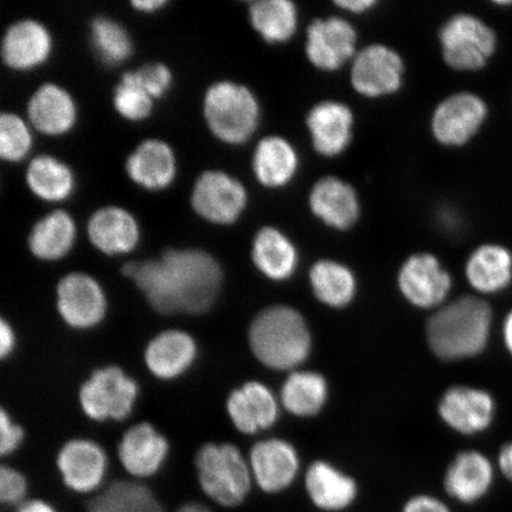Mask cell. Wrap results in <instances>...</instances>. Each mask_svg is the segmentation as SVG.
Returning a JSON list of instances; mask_svg holds the SVG:
<instances>
[{
  "mask_svg": "<svg viewBox=\"0 0 512 512\" xmlns=\"http://www.w3.org/2000/svg\"><path fill=\"white\" fill-rule=\"evenodd\" d=\"M495 469L491 460L478 451L459 453L446 471L447 495L462 504H475L489 494Z\"/></svg>",
  "mask_w": 512,
  "mask_h": 512,
  "instance_id": "cell-19",
  "label": "cell"
},
{
  "mask_svg": "<svg viewBox=\"0 0 512 512\" xmlns=\"http://www.w3.org/2000/svg\"><path fill=\"white\" fill-rule=\"evenodd\" d=\"M310 501L324 512H342L352 507L358 496L356 480L329 463H312L305 475Z\"/></svg>",
  "mask_w": 512,
  "mask_h": 512,
  "instance_id": "cell-22",
  "label": "cell"
},
{
  "mask_svg": "<svg viewBox=\"0 0 512 512\" xmlns=\"http://www.w3.org/2000/svg\"><path fill=\"white\" fill-rule=\"evenodd\" d=\"M470 286L480 294H496L512 284V252L501 243H484L473 251L465 265Z\"/></svg>",
  "mask_w": 512,
  "mask_h": 512,
  "instance_id": "cell-24",
  "label": "cell"
},
{
  "mask_svg": "<svg viewBox=\"0 0 512 512\" xmlns=\"http://www.w3.org/2000/svg\"><path fill=\"white\" fill-rule=\"evenodd\" d=\"M492 310L475 296L454 300L434 313L427 323L430 348L441 360L459 361L475 357L489 343Z\"/></svg>",
  "mask_w": 512,
  "mask_h": 512,
  "instance_id": "cell-2",
  "label": "cell"
},
{
  "mask_svg": "<svg viewBox=\"0 0 512 512\" xmlns=\"http://www.w3.org/2000/svg\"><path fill=\"white\" fill-rule=\"evenodd\" d=\"M496 403L486 390L456 386L447 390L440 401L439 414L445 424L462 434L482 433L491 426Z\"/></svg>",
  "mask_w": 512,
  "mask_h": 512,
  "instance_id": "cell-15",
  "label": "cell"
},
{
  "mask_svg": "<svg viewBox=\"0 0 512 512\" xmlns=\"http://www.w3.org/2000/svg\"><path fill=\"white\" fill-rule=\"evenodd\" d=\"M176 512H213L207 505L201 503H187L182 505Z\"/></svg>",
  "mask_w": 512,
  "mask_h": 512,
  "instance_id": "cell-50",
  "label": "cell"
},
{
  "mask_svg": "<svg viewBox=\"0 0 512 512\" xmlns=\"http://www.w3.org/2000/svg\"><path fill=\"white\" fill-rule=\"evenodd\" d=\"M166 0H132L131 4L140 11H155L165 5Z\"/></svg>",
  "mask_w": 512,
  "mask_h": 512,
  "instance_id": "cell-48",
  "label": "cell"
},
{
  "mask_svg": "<svg viewBox=\"0 0 512 512\" xmlns=\"http://www.w3.org/2000/svg\"><path fill=\"white\" fill-rule=\"evenodd\" d=\"M299 156L287 139L279 136L262 138L255 147L253 171L266 188H284L293 181L299 169Z\"/></svg>",
  "mask_w": 512,
  "mask_h": 512,
  "instance_id": "cell-29",
  "label": "cell"
},
{
  "mask_svg": "<svg viewBox=\"0 0 512 512\" xmlns=\"http://www.w3.org/2000/svg\"><path fill=\"white\" fill-rule=\"evenodd\" d=\"M489 113L482 96L472 92L454 93L435 107L431 119L433 137L447 147L465 146L482 131Z\"/></svg>",
  "mask_w": 512,
  "mask_h": 512,
  "instance_id": "cell-8",
  "label": "cell"
},
{
  "mask_svg": "<svg viewBox=\"0 0 512 512\" xmlns=\"http://www.w3.org/2000/svg\"><path fill=\"white\" fill-rule=\"evenodd\" d=\"M107 464L104 448L86 439L69 441L57 457L64 485L79 494H88L99 488L104 482Z\"/></svg>",
  "mask_w": 512,
  "mask_h": 512,
  "instance_id": "cell-18",
  "label": "cell"
},
{
  "mask_svg": "<svg viewBox=\"0 0 512 512\" xmlns=\"http://www.w3.org/2000/svg\"><path fill=\"white\" fill-rule=\"evenodd\" d=\"M197 356V345L187 332L164 331L147 345V368L160 380H174L183 375Z\"/></svg>",
  "mask_w": 512,
  "mask_h": 512,
  "instance_id": "cell-26",
  "label": "cell"
},
{
  "mask_svg": "<svg viewBox=\"0 0 512 512\" xmlns=\"http://www.w3.org/2000/svg\"><path fill=\"white\" fill-rule=\"evenodd\" d=\"M227 411L234 426L245 434L267 430L279 416L278 402L271 389L256 381L230 393Z\"/></svg>",
  "mask_w": 512,
  "mask_h": 512,
  "instance_id": "cell-20",
  "label": "cell"
},
{
  "mask_svg": "<svg viewBox=\"0 0 512 512\" xmlns=\"http://www.w3.org/2000/svg\"><path fill=\"white\" fill-rule=\"evenodd\" d=\"M198 482L211 501L236 508L246 501L253 484L251 466L232 444H207L195 460Z\"/></svg>",
  "mask_w": 512,
  "mask_h": 512,
  "instance_id": "cell-4",
  "label": "cell"
},
{
  "mask_svg": "<svg viewBox=\"0 0 512 512\" xmlns=\"http://www.w3.org/2000/svg\"><path fill=\"white\" fill-rule=\"evenodd\" d=\"M91 41L99 59L111 66L124 62L133 51V43L127 30L106 16L92 19Z\"/></svg>",
  "mask_w": 512,
  "mask_h": 512,
  "instance_id": "cell-37",
  "label": "cell"
},
{
  "mask_svg": "<svg viewBox=\"0 0 512 512\" xmlns=\"http://www.w3.org/2000/svg\"><path fill=\"white\" fill-rule=\"evenodd\" d=\"M309 277L313 293L325 305L341 309L355 297V275L341 262L317 261L311 267Z\"/></svg>",
  "mask_w": 512,
  "mask_h": 512,
  "instance_id": "cell-34",
  "label": "cell"
},
{
  "mask_svg": "<svg viewBox=\"0 0 512 512\" xmlns=\"http://www.w3.org/2000/svg\"><path fill=\"white\" fill-rule=\"evenodd\" d=\"M311 213L326 227L348 230L360 219L357 191L344 179L328 176L313 185L309 195Z\"/></svg>",
  "mask_w": 512,
  "mask_h": 512,
  "instance_id": "cell-17",
  "label": "cell"
},
{
  "mask_svg": "<svg viewBox=\"0 0 512 512\" xmlns=\"http://www.w3.org/2000/svg\"><path fill=\"white\" fill-rule=\"evenodd\" d=\"M253 28L268 43L290 41L298 29V9L291 0H256L249 5Z\"/></svg>",
  "mask_w": 512,
  "mask_h": 512,
  "instance_id": "cell-32",
  "label": "cell"
},
{
  "mask_svg": "<svg viewBox=\"0 0 512 512\" xmlns=\"http://www.w3.org/2000/svg\"><path fill=\"white\" fill-rule=\"evenodd\" d=\"M305 54L313 67L336 72L357 54V32L347 19L317 18L306 30Z\"/></svg>",
  "mask_w": 512,
  "mask_h": 512,
  "instance_id": "cell-11",
  "label": "cell"
},
{
  "mask_svg": "<svg viewBox=\"0 0 512 512\" xmlns=\"http://www.w3.org/2000/svg\"><path fill=\"white\" fill-rule=\"evenodd\" d=\"M335 5L341 10L350 12V14L362 15L373 9L377 2L375 0H338Z\"/></svg>",
  "mask_w": 512,
  "mask_h": 512,
  "instance_id": "cell-44",
  "label": "cell"
},
{
  "mask_svg": "<svg viewBox=\"0 0 512 512\" xmlns=\"http://www.w3.org/2000/svg\"><path fill=\"white\" fill-rule=\"evenodd\" d=\"M328 399V383L312 371H293L281 389V402L288 412L312 416L322 411Z\"/></svg>",
  "mask_w": 512,
  "mask_h": 512,
  "instance_id": "cell-36",
  "label": "cell"
},
{
  "mask_svg": "<svg viewBox=\"0 0 512 512\" xmlns=\"http://www.w3.org/2000/svg\"><path fill=\"white\" fill-rule=\"evenodd\" d=\"M252 259L268 279L284 281L296 272L299 261L297 247L281 230L264 227L253 240Z\"/></svg>",
  "mask_w": 512,
  "mask_h": 512,
  "instance_id": "cell-30",
  "label": "cell"
},
{
  "mask_svg": "<svg viewBox=\"0 0 512 512\" xmlns=\"http://www.w3.org/2000/svg\"><path fill=\"white\" fill-rule=\"evenodd\" d=\"M28 115L38 131L49 136H59L74 126L76 106L66 89L47 82L30 96Z\"/></svg>",
  "mask_w": 512,
  "mask_h": 512,
  "instance_id": "cell-28",
  "label": "cell"
},
{
  "mask_svg": "<svg viewBox=\"0 0 512 512\" xmlns=\"http://www.w3.org/2000/svg\"><path fill=\"white\" fill-rule=\"evenodd\" d=\"M87 512H165V509L147 486L114 482L89 502Z\"/></svg>",
  "mask_w": 512,
  "mask_h": 512,
  "instance_id": "cell-35",
  "label": "cell"
},
{
  "mask_svg": "<svg viewBox=\"0 0 512 512\" xmlns=\"http://www.w3.org/2000/svg\"><path fill=\"white\" fill-rule=\"evenodd\" d=\"M441 54L447 66L457 72L473 73L494 59L498 36L484 19L457 14L447 19L439 31Z\"/></svg>",
  "mask_w": 512,
  "mask_h": 512,
  "instance_id": "cell-6",
  "label": "cell"
},
{
  "mask_svg": "<svg viewBox=\"0 0 512 512\" xmlns=\"http://www.w3.org/2000/svg\"><path fill=\"white\" fill-rule=\"evenodd\" d=\"M248 338L254 356L274 370L297 368L311 351L305 319L290 306H271L260 312L249 328Z\"/></svg>",
  "mask_w": 512,
  "mask_h": 512,
  "instance_id": "cell-3",
  "label": "cell"
},
{
  "mask_svg": "<svg viewBox=\"0 0 512 512\" xmlns=\"http://www.w3.org/2000/svg\"><path fill=\"white\" fill-rule=\"evenodd\" d=\"M130 78L145 89L152 98H160L171 86L172 74L164 63L153 62L144 64L136 70L126 72Z\"/></svg>",
  "mask_w": 512,
  "mask_h": 512,
  "instance_id": "cell-40",
  "label": "cell"
},
{
  "mask_svg": "<svg viewBox=\"0 0 512 512\" xmlns=\"http://www.w3.org/2000/svg\"><path fill=\"white\" fill-rule=\"evenodd\" d=\"M247 201V191L239 179L217 170L204 171L191 192V206L196 213L217 224L238 221Z\"/></svg>",
  "mask_w": 512,
  "mask_h": 512,
  "instance_id": "cell-10",
  "label": "cell"
},
{
  "mask_svg": "<svg viewBox=\"0 0 512 512\" xmlns=\"http://www.w3.org/2000/svg\"><path fill=\"white\" fill-rule=\"evenodd\" d=\"M123 273L163 315H202L219 297V262L200 249H168L159 259L128 262Z\"/></svg>",
  "mask_w": 512,
  "mask_h": 512,
  "instance_id": "cell-1",
  "label": "cell"
},
{
  "mask_svg": "<svg viewBox=\"0 0 512 512\" xmlns=\"http://www.w3.org/2000/svg\"><path fill=\"white\" fill-rule=\"evenodd\" d=\"M0 434H2L0 452H2L3 456H8V454L15 452L21 446L24 438L22 427L12 422L5 409H3L2 418H0Z\"/></svg>",
  "mask_w": 512,
  "mask_h": 512,
  "instance_id": "cell-42",
  "label": "cell"
},
{
  "mask_svg": "<svg viewBox=\"0 0 512 512\" xmlns=\"http://www.w3.org/2000/svg\"><path fill=\"white\" fill-rule=\"evenodd\" d=\"M15 342L14 330H12L11 325L3 319L2 323H0V355H2V358H6L11 354L12 350L15 348Z\"/></svg>",
  "mask_w": 512,
  "mask_h": 512,
  "instance_id": "cell-45",
  "label": "cell"
},
{
  "mask_svg": "<svg viewBox=\"0 0 512 512\" xmlns=\"http://www.w3.org/2000/svg\"><path fill=\"white\" fill-rule=\"evenodd\" d=\"M57 309L70 328L92 329L106 316V294L91 275L70 273L57 285Z\"/></svg>",
  "mask_w": 512,
  "mask_h": 512,
  "instance_id": "cell-12",
  "label": "cell"
},
{
  "mask_svg": "<svg viewBox=\"0 0 512 512\" xmlns=\"http://www.w3.org/2000/svg\"><path fill=\"white\" fill-rule=\"evenodd\" d=\"M113 102L120 115L133 121L149 117L153 108L152 96L126 73L114 89Z\"/></svg>",
  "mask_w": 512,
  "mask_h": 512,
  "instance_id": "cell-38",
  "label": "cell"
},
{
  "mask_svg": "<svg viewBox=\"0 0 512 512\" xmlns=\"http://www.w3.org/2000/svg\"><path fill=\"white\" fill-rule=\"evenodd\" d=\"M203 112L210 131L224 143H245L259 126L258 99L251 89L233 81L215 82L207 89Z\"/></svg>",
  "mask_w": 512,
  "mask_h": 512,
  "instance_id": "cell-5",
  "label": "cell"
},
{
  "mask_svg": "<svg viewBox=\"0 0 512 512\" xmlns=\"http://www.w3.org/2000/svg\"><path fill=\"white\" fill-rule=\"evenodd\" d=\"M75 238L73 217L67 211L54 210L34 224L28 242L30 251L36 258L55 261L69 253Z\"/></svg>",
  "mask_w": 512,
  "mask_h": 512,
  "instance_id": "cell-31",
  "label": "cell"
},
{
  "mask_svg": "<svg viewBox=\"0 0 512 512\" xmlns=\"http://www.w3.org/2000/svg\"><path fill=\"white\" fill-rule=\"evenodd\" d=\"M31 134L24 121L14 113L0 115V157L18 162L28 155Z\"/></svg>",
  "mask_w": 512,
  "mask_h": 512,
  "instance_id": "cell-39",
  "label": "cell"
},
{
  "mask_svg": "<svg viewBox=\"0 0 512 512\" xmlns=\"http://www.w3.org/2000/svg\"><path fill=\"white\" fill-rule=\"evenodd\" d=\"M401 512H452V510L438 497L416 495L408 499Z\"/></svg>",
  "mask_w": 512,
  "mask_h": 512,
  "instance_id": "cell-43",
  "label": "cell"
},
{
  "mask_svg": "<svg viewBox=\"0 0 512 512\" xmlns=\"http://www.w3.org/2000/svg\"><path fill=\"white\" fill-rule=\"evenodd\" d=\"M29 189L44 201H62L74 190V175L67 164L48 155L31 160L25 172Z\"/></svg>",
  "mask_w": 512,
  "mask_h": 512,
  "instance_id": "cell-33",
  "label": "cell"
},
{
  "mask_svg": "<svg viewBox=\"0 0 512 512\" xmlns=\"http://www.w3.org/2000/svg\"><path fill=\"white\" fill-rule=\"evenodd\" d=\"M498 469L512 483V441L504 444L498 453Z\"/></svg>",
  "mask_w": 512,
  "mask_h": 512,
  "instance_id": "cell-46",
  "label": "cell"
},
{
  "mask_svg": "<svg viewBox=\"0 0 512 512\" xmlns=\"http://www.w3.org/2000/svg\"><path fill=\"white\" fill-rule=\"evenodd\" d=\"M50 51V32L35 19L12 23L3 36L2 57L10 68L25 70L40 66L47 61Z\"/></svg>",
  "mask_w": 512,
  "mask_h": 512,
  "instance_id": "cell-23",
  "label": "cell"
},
{
  "mask_svg": "<svg viewBox=\"0 0 512 512\" xmlns=\"http://www.w3.org/2000/svg\"><path fill=\"white\" fill-rule=\"evenodd\" d=\"M136 381L118 367L95 370L91 379L83 383L80 403L83 412L95 421H123L133 411L138 398Z\"/></svg>",
  "mask_w": 512,
  "mask_h": 512,
  "instance_id": "cell-7",
  "label": "cell"
},
{
  "mask_svg": "<svg viewBox=\"0 0 512 512\" xmlns=\"http://www.w3.org/2000/svg\"><path fill=\"white\" fill-rule=\"evenodd\" d=\"M17 512H57L53 505L34 499V501L24 502Z\"/></svg>",
  "mask_w": 512,
  "mask_h": 512,
  "instance_id": "cell-47",
  "label": "cell"
},
{
  "mask_svg": "<svg viewBox=\"0 0 512 512\" xmlns=\"http://www.w3.org/2000/svg\"><path fill=\"white\" fill-rule=\"evenodd\" d=\"M399 287L409 303L420 309H434L445 302L452 279L434 255L409 256L399 272Z\"/></svg>",
  "mask_w": 512,
  "mask_h": 512,
  "instance_id": "cell-13",
  "label": "cell"
},
{
  "mask_svg": "<svg viewBox=\"0 0 512 512\" xmlns=\"http://www.w3.org/2000/svg\"><path fill=\"white\" fill-rule=\"evenodd\" d=\"M88 236L93 246L107 255L132 252L139 241V226L131 213L119 207L96 210L89 217Z\"/></svg>",
  "mask_w": 512,
  "mask_h": 512,
  "instance_id": "cell-25",
  "label": "cell"
},
{
  "mask_svg": "<svg viewBox=\"0 0 512 512\" xmlns=\"http://www.w3.org/2000/svg\"><path fill=\"white\" fill-rule=\"evenodd\" d=\"M169 453V443L150 424H138L121 439L118 454L128 473L139 478L155 476Z\"/></svg>",
  "mask_w": 512,
  "mask_h": 512,
  "instance_id": "cell-21",
  "label": "cell"
},
{
  "mask_svg": "<svg viewBox=\"0 0 512 512\" xmlns=\"http://www.w3.org/2000/svg\"><path fill=\"white\" fill-rule=\"evenodd\" d=\"M354 125L351 108L335 100L319 102L306 117L313 149L326 158L341 156L347 151L354 136Z\"/></svg>",
  "mask_w": 512,
  "mask_h": 512,
  "instance_id": "cell-14",
  "label": "cell"
},
{
  "mask_svg": "<svg viewBox=\"0 0 512 512\" xmlns=\"http://www.w3.org/2000/svg\"><path fill=\"white\" fill-rule=\"evenodd\" d=\"M28 492L27 479L21 472L9 466H2L0 470V501L8 507L23 504Z\"/></svg>",
  "mask_w": 512,
  "mask_h": 512,
  "instance_id": "cell-41",
  "label": "cell"
},
{
  "mask_svg": "<svg viewBox=\"0 0 512 512\" xmlns=\"http://www.w3.org/2000/svg\"><path fill=\"white\" fill-rule=\"evenodd\" d=\"M126 171L133 182L145 189H164L176 175L174 151L163 140L146 139L127 157Z\"/></svg>",
  "mask_w": 512,
  "mask_h": 512,
  "instance_id": "cell-27",
  "label": "cell"
},
{
  "mask_svg": "<svg viewBox=\"0 0 512 512\" xmlns=\"http://www.w3.org/2000/svg\"><path fill=\"white\" fill-rule=\"evenodd\" d=\"M253 479L267 494H279L290 488L299 473V457L291 444L281 439L262 440L249 456Z\"/></svg>",
  "mask_w": 512,
  "mask_h": 512,
  "instance_id": "cell-16",
  "label": "cell"
},
{
  "mask_svg": "<svg viewBox=\"0 0 512 512\" xmlns=\"http://www.w3.org/2000/svg\"><path fill=\"white\" fill-rule=\"evenodd\" d=\"M503 339L505 348H507L510 356L512 357V310L504 319L503 324Z\"/></svg>",
  "mask_w": 512,
  "mask_h": 512,
  "instance_id": "cell-49",
  "label": "cell"
},
{
  "mask_svg": "<svg viewBox=\"0 0 512 512\" xmlns=\"http://www.w3.org/2000/svg\"><path fill=\"white\" fill-rule=\"evenodd\" d=\"M405 62L398 51L384 44H370L351 61L350 82L355 92L368 99L395 94L402 87Z\"/></svg>",
  "mask_w": 512,
  "mask_h": 512,
  "instance_id": "cell-9",
  "label": "cell"
}]
</instances>
